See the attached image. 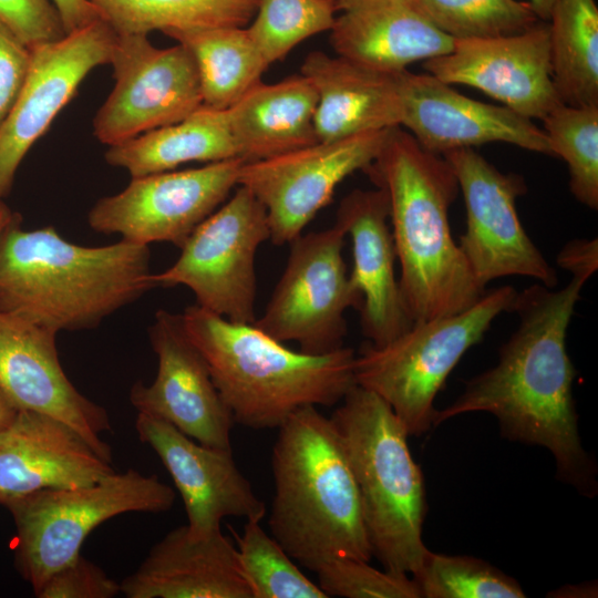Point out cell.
Instances as JSON below:
<instances>
[{
  "instance_id": "38",
  "label": "cell",
  "mask_w": 598,
  "mask_h": 598,
  "mask_svg": "<svg viewBox=\"0 0 598 598\" xmlns=\"http://www.w3.org/2000/svg\"><path fill=\"white\" fill-rule=\"evenodd\" d=\"M121 584L81 554L52 574L34 594L38 598H113Z\"/></svg>"
},
{
  "instance_id": "30",
  "label": "cell",
  "mask_w": 598,
  "mask_h": 598,
  "mask_svg": "<svg viewBox=\"0 0 598 598\" xmlns=\"http://www.w3.org/2000/svg\"><path fill=\"white\" fill-rule=\"evenodd\" d=\"M117 34L198 27H245L259 0H87Z\"/></svg>"
},
{
  "instance_id": "25",
  "label": "cell",
  "mask_w": 598,
  "mask_h": 598,
  "mask_svg": "<svg viewBox=\"0 0 598 598\" xmlns=\"http://www.w3.org/2000/svg\"><path fill=\"white\" fill-rule=\"evenodd\" d=\"M300 73L318 95L315 128L319 142L401 125L400 72H382L313 51L305 58Z\"/></svg>"
},
{
  "instance_id": "14",
  "label": "cell",
  "mask_w": 598,
  "mask_h": 598,
  "mask_svg": "<svg viewBox=\"0 0 598 598\" xmlns=\"http://www.w3.org/2000/svg\"><path fill=\"white\" fill-rule=\"evenodd\" d=\"M391 128L317 142L275 157L245 162L238 185L247 187L266 208L269 240L282 246L301 235L331 202L338 185L377 158Z\"/></svg>"
},
{
  "instance_id": "27",
  "label": "cell",
  "mask_w": 598,
  "mask_h": 598,
  "mask_svg": "<svg viewBox=\"0 0 598 598\" xmlns=\"http://www.w3.org/2000/svg\"><path fill=\"white\" fill-rule=\"evenodd\" d=\"M104 157L131 177L173 171L189 162L207 164L240 158L226 110L205 105L177 123L109 146Z\"/></svg>"
},
{
  "instance_id": "40",
  "label": "cell",
  "mask_w": 598,
  "mask_h": 598,
  "mask_svg": "<svg viewBox=\"0 0 598 598\" xmlns=\"http://www.w3.org/2000/svg\"><path fill=\"white\" fill-rule=\"evenodd\" d=\"M557 264L569 271L571 277L588 281L598 267V240L574 239L557 255Z\"/></svg>"
},
{
  "instance_id": "15",
  "label": "cell",
  "mask_w": 598,
  "mask_h": 598,
  "mask_svg": "<svg viewBox=\"0 0 598 598\" xmlns=\"http://www.w3.org/2000/svg\"><path fill=\"white\" fill-rule=\"evenodd\" d=\"M116 32L96 20L58 41L37 45L25 81L0 125V200L34 143L75 95L95 68L109 64Z\"/></svg>"
},
{
  "instance_id": "5",
  "label": "cell",
  "mask_w": 598,
  "mask_h": 598,
  "mask_svg": "<svg viewBox=\"0 0 598 598\" xmlns=\"http://www.w3.org/2000/svg\"><path fill=\"white\" fill-rule=\"evenodd\" d=\"M235 423L278 429L305 406H333L354 386L355 353L295 351L254 323L233 322L198 305L181 313Z\"/></svg>"
},
{
  "instance_id": "26",
  "label": "cell",
  "mask_w": 598,
  "mask_h": 598,
  "mask_svg": "<svg viewBox=\"0 0 598 598\" xmlns=\"http://www.w3.org/2000/svg\"><path fill=\"white\" fill-rule=\"evenodd\" d=\"M317 103L313 84L301 73L254 86L226 110L239 157L261 161L319 142Z\"/></svg>"
},
{
  "instance_id": "35",
  "label": "cell",
  "mask_w": 598,
  "mask_h": 598,
  "mask_svg": "<svg viewBox=\"0 0 598 598\" xmlns=\"http://www.w3.org/2000/svg\"><path fill=\"white\" fill-rule=\"evenodd\" d=\"M336 13L332 0H259L246 29L270 65L306 39L330 31Z\"/></svg>"
},
{
  "instance_id": "41",
  "label": "cell",
  "mask_w": 598,
  "mask_h": 598,
  "mask_svg": "<svg viewBox=\"0 0 598 598\" xmlns=\"http://www.w3.org/2000/svg\"><path fill=\"white\" fill-rule=\"evenodd\" d=\"M66 33L102 19L87 0H53Z\"/></svg>"
},
{
  "instance_id": "42",
  "label": "cell",
  "mask_w": 598,
  "mask_h": 598,
  "mask_svg": "<svg viewBox=\"0 0 598 598\" xmlns=\"http://www.w3.org/2000/svg\"><path fill=\"white\" fill-rule=\"evenodd\" d=\"M597 585L592 584H580V585H568L564 586L560 589H557L555 592H550V597H592L597 596Z\"/></svg>"
},
{
  "instance_id": "8",
  "label": "cell",
  "mask_w": 598,
  "mask_h": 598,
  "mask_svg": "<svg viewBox=\"0 0 598 598\" xmlns=\"http://www.w3.org/2000/svg\"><path fill=\"white\" fill-rule=\"evenodd\" d=\"M175 497L174 489L156 475L134 468L113 472L89 485L20 497L6 506L17 530L16 566L35 594L52 574L81 554L95 527L126 513L167 512Z\"/></svg>"
},
{
  "instance_id": "1",
  "label": "cell",
  "mask_w": 598,
  "mask_h": 598,
  "mask_svg": "<svg viewBox=\"0 0 598 598\" xmlns=\"http://www.w3.org/2000/svg\"><path fill=\"white\" fill-rule=\"evenodd\" d=\"M585 283L571 277L558 290L535 283L517 291L512 310L518 327L502 346L498 362L468 380L453 403L436 410L432 425L465 413H489L504 437L547 448L557 477L592 497L597 471L581 445L573 396L576 370L566 347Z\"/></svg>"
},
{
  "instance_id": "23",
  "label": "cell",
  "mask_w": 598,
  "mask_h": 598,
  "mask_svg": "<svg viewBox=\"0 0 598 598\" xmlns=\"http://www.w3.org/2000/svg\"><path fill=\"white\" fill-rule=\"evenodd\" d=\"M121 584L126 598H254L234 542L217 530H169Z\"/></svg>"
},
{
  "instance_id": "45",
  "label": "cell",
  "mask_w": 598,
  "mask_h": 598,
  "mask_svg": "<svg viewBox=\"0 0 598 598\" xmlns=\"http://www.w3.org/2000/svg\"><path fill=\"white\" fill-rule=\"evenodd\" d=\"M19 218L4 203L0 200V237L3 231Z\"/></svg>"
},
{
  "instance_id": "7",
  "label": "cell",
  "mask_w": 598,
  "mask_h": 598,
  "mask_svg": "<svg viewBox=\"0 0 598 598\" xmlns=\"http://www.w3.org/2000/svg\"><path fill=\"white\" fill-rule=\"evenodd\" d=\"M517 291L501 286L470 308L415 321L383 346L365 344L355 354V383L383 399L409 436L433 425L434 401L465 352L478 343L496 317L512 310Z\"/></svg>"
},
{
  "instance_id": "20",
  "label": "cell",
  "mask_w": 598,
  "mask_h": 598,
  "mask_svg": "<svg viewBox=\"0 0 598 598\" xmlns=\"http://www.w3.org/2000/svg\"><path fill=\"white\" fill-rule=\"evenodd\" d=\"M401 127L426 151L443 155L502 142L553 156L543 128L503 105L467 97L426 74L400 72Z\"/></svg>"
},
{
  "instance_id": "9",
  "label": "cell",
  "mask_w": 598,
  "mask_h": 598,
  "mask_svg": "<svg viewBox=\"0 0 598 598\" xmlns=\"http://www.w3.org/2000/svg\"><path fill=\"white\" fill-rule=\"evenodd\" d=\"M266 208L245 186L203 220L179 248L177 260L153 274L157 287L185 286L196 305L239 323L256 320V255L269 240Z\"/></svg>"
},
{
  "instance_id": "43",
  "label": "cell",
  "mask_w": 598,
  "mask_h": 598,
  "mask_svg": "<svg viewBox=\"0 0 598 598\" xmlns=\"http://www.w3.org/2000/svg\"><path fill=\"white\" fill-rule=\"evenodd\" d=\"M19 409L10 401V399L0 390V432L11 425L17 417Z\"/></svg>"
},
{
  "instance_id": "34",
  "label": "cell",
  "mask_w": 598,
  "mask_h": 598,
  "mask_svg": "<svg viewBox=\"0 0 598 598\" xmlns=\"http://www.w3.org/2000/svg\"><path fill=\"white\" fill-rule=\"evenodd\" d=\"M422 14L454 40L523 32L538 22L518 0H412Z\"/></svg>"
},
{
  "instance_id": "36",
  "label": "cell",
  "mask_w": 598,
  "mask_h": 598,
  "mask_svg": "<svg viewBox=\"0 0 598 598\" xmlns=\"http://www.w3.org/2000/svg\"><path fill=\"white\" fill-rule=\"evenodd\" d=\"M318 585L327 597L421 598L410 575L377 569L369 561L338 558L316 571Z\"/></svg>"
},
{
  "instance_id": "10",
  "label": "cell",
  "mask_w": 598,
  "mask_h": 598,
  "mask_svg": "<svg viewBox=\"0 0 598 598\" xmlns=\"http://www.w3.org/2000/svg\"><path fill=\"white\" fill-rule=\"evenodd\" d=\"M344 230L332 227L299 235L290 244L285 270L264 313L254 324L300 351L323 354L343 347L346 311L360 309L342 256Z\"/></svg>"
},
{
  "instance_id": "44",
  "label": "cell",
  "mask_w": 598,
  "mask_h": 598,
  "mask_svg": "<svg viewBox=\"0 0 598 598\" xmlns=\"http://www.w3.org/2000/svg\"><path fill=\"white\" fill-rule=\"evenodd\" d=\"M556 1L557 0H528L527 3L539 20L547 21Z\"/></svg>"
},
{
  "instance_id": "16",
  "label": "cell",
  "mask_w": 598,
  "mask_h": 598,
  "mask_svg": "<svg viewBox=\"0 0 598 598\" xmlns=\"http://www.w3.org/2000/svg\"><path fill=\"white\" fill-rule=\"evenodd\" d=\"M148 338L157 355V374L148 385L133 384L131 404L137 413L166 421L204 445L230 450L233 414L205 359L187 337L181 315L158 310Z\"/></svg>"
},
{
  "instance_id": "2",
  "label": "cell",
  "mask_w": 598,
  "mask_h": 598,
  "mask_svg": "<svg viewBox=\"0 0 598 598\" xmlns=\"http://www.w3.org/2000/svg\"><path fill=\"white\" fill-rule=\"evenodd\" d=\"M21 218L0 237V310L55 332L97 327L157 285L146 245L65 240L52 226L25 230Z\"/></svg>"
},
{
  "instance_id": "17",
  "label": "cell",
  "mask_w": 598,
  "mask_h": 598,
  "mask_svg": "<svg viewBox=\"0 0 598 598\" xmlns=\"http://www.w3.org/2000/svg\"><path fill=\"white\" fill-rule=\"evenodd\" d=\"M426 73L475 87L530 120L561 104L554 86L548 24L515 34L455 40L452 51L424 61Z\"/></svg>"
},
{
  "instance_id": "37",
  "label": "cell",
  "mask_w": 598,
  "mask_h": 598,
  "mask_svg": "<svg viewBox=\"0 0 598 598\" xmlns=\"http://www.w3.org/2000/svg\"><path fill=\"white\" fill-rule=\"evenodd\" d=\"M0 24L29 49L66 35L53 0H0Z\"/></svg>"
},
{
  "instance_id": "4",
  "label": "cell",
  "mask_w": 598,
  "mask_h": 598,
  "mask_svg": "<svg viewBox=\"0 0 598 598\" xmlns=\"http://www.w3.org/2000/svg\"><path fill=\"white\" fill-rule=\"evenodd\" d=\"M271 536L316 573L338 558L370 561L358 487L330 417L305 406L279 427L272 447Z\"/></svg>"
},
{
  "instance_id": "12",
  "label": "cell",
  "mask_w": 598,
  "mask_h": 598,
  "mask_svg": "<svg viewBox=\"0 0 598 598\" xmlns=\"http://www.w3.org/2000/svg\"><path fill=\"white\" fill-rule=\"evenodd\" d=\"M452 167L466 208L458 247L482 288L497 278L524 276L554 288L557 274L525 231L516 199L525 193L522 176L504 174L475 148L442 155Z\"/></svg>"
},
{
  "instance_id": "22",
  "label": "cell",
  "mask_w": 598,
  "mask_h": 598,
  "mask_svg": "<svg viewBox=\"0 0 598 598\" xmlns=\"http://www.w3.org/2000/svg\"><path fill=\"white\" fill-rule=\"evenodd\" d=\"M115 472L73 427L19 410L0 432V505L43 489L89 485Z\"/></svg>"
},
{
  "instance_id": "31",
  "label": "cell",
  "mask_w": 598,
  "mask_h": 598,
  "mask_svg": "<svg viewBox=\"0 0 598 598\" xmlns=\"http://www.w3.org/2000/svg\"><path fill=\"white\" fill-rule=\"evenodd\" d=\"M553 156L565 161L569 188L582 205L598 208V106L559 104L543 120Z\"/></svg>"
},
{
  "instance_id": "13",
  "label": "cell",
  "mask_w": 598,
  "mask_h": 598,
  "mask_svg": "<svg viewBox=\"0 0 598 598\" xmlns=\"http://www.w3.org/2000/svg\"><path fill=\"white\" fill-rule=\"evenodd\" d=\"M244 163L233 158L132 177L123 190L93 205L87 223L97 233L118 234L134 244L169 243L181 248L238 186Z\"/></svg>"
},
{
  "instance_id": "24",
  "label": "cell",
  "mask_w": 598,
  "mask_h": 598,
  "mask_svg": "<svg viewBox=\"0 0 598 598\" xmlns=\"http://www.w3.org/2000/svg\"><path fill=\"white\" fill-rule=\"evenodd\" d=\"M330 43L337 55L389 73L452 51L455 40L440 31L412 0H332Z\"/></svg>"
},
{
  "instance_id": "28",
  "label": "cell",
  "mask_w": 598,
  "mask_h": 598,
  "mask_svg": "<svg viewBox=\"0 0 598 598\" xmlns=\"http://www.w3.org/2000/svg\"><path fill=\"white\" fill-rule=\"evenodd\" d=\"M164 34L192 54L203 105L227 110L261 82L269 64L244 27H198Z\"/></svg>"
},
{
  "instance_id": "21",
  "label": "cell",
  "mask_w": 598,
  "mask_h": 598,
  "mask_svg": "<svg viewBox=\"0 0 598 598\" xmlns=\"http://www.w3.org/2000/svg\"><path fill=\"white\" fill-rule=\"evenodd\" d=\"M386 192L354 189L342 198L338 224L352 241L353 266L349 280L361 296L362 333L373 346H383L413 324L395 276L396 252L389 225Z\"/></svg>"
},
{
  "instance_id": "19",
  "label": "cell",
  "mask_w": 598,
  "mask_h": 598,
  "mask_svg": "<svg viewBox=\"0 0 598 598\" xmlns=\"http://www.w3.org/2000/svg\"><path fill=\"white\" fill-rule=\"evenodd\" d=\"M135 430L169 473L194 536L220 530L226 517L260 520L267 507L238 468L231 448L204 445L161 419L137 413Z\"/></svg>"
},
{
  "instance_id": "29",
  "label": "cell",
  "mask_w": 598,
  "mask_h": 598,
  "mask_svg": "<svg viewBox=\"0 0 598 598\" xmlns=\"http://www.w3.org/2000/svg\"><path fill=\"white\" fill-rule=\"evenodd\" d=\"M551 78L563 104L598 106V7L557 0L548 20Z\"/></svg>"
},
{
  "instance_id": "6",
  "label": "cell",
  "mask_w": 598,
  "mask_h": 598,
  "mask_svg": "<svg viewBox=\"0 0 598 598\" xmlns=\"http://www.w3.org/2000/svg\"><path fill=\"white\" fill-rule=\"evenodd\" d=\"M330 419L358 487L372 556L384 569L412 576L429 550L422 538L427 506L406 431L383 399L359 385Z\"/></svg>"
},
{
  "instance_id": "18",
  "label": "cell",
  "mask_w": 598,
  "mask_h": 598,
  "mask_svg": "<svg viewBox=\"0 0 598 598\" xmlns=\"http://www.w3.org/2000/svg\"><path fill=\"white\" fill-rule=\"evenodd\" d=\"M56 334L22 316L0 310V390L19 410L42 413L70 425L112 463V448L101 437L112 429L110 416L65 374Z\"/></svg>"
},
{
  "instance_id": "39",
  "label": "cell",
  "mask_w": 598,
  "mask_h": 598,
  "mask_svg": "<svg viewBox=\"0 0 598 598\" xmlns=\"http://www.w3.org/2000/svg\"><path fill=\"white\" fill-rule=\"evenodd\" d=\"M30 61L31 50L0 24V125L25 81Z\"/></svg>"
},
{
  "instance_id": "3",
  "label": "cell",
  "mask_w": 598,
  "mask_h": 598,
  "mask_svg": "<svg viewBox=\"0 0 598 598\" xmlns=\"http://www.w3.org/2000/svg\"><path fill=\"white\" fill-rule=\"evenodd\" d=\"M363 172L388 195L400 289L413 322L454 315L480 300L486 290L451 233L448 209L458 185L447 161L395 126Z\"/></svg>"
},
{
  "instance_id": "11",
  "label": "cell",
  "mask_w": 598,
  "mask_h": 598,
  "mask_svg": "<svg viewBox=\"0 0 598 598\" xmlns=\"http://www.w3.org/2000/svg\"><path fill=\"white\" fill-rule=\"evenodd\" d=\"M115 85L93 118L107 146L177 123L203 105L199 76L182 44L156 48L144 34H117L110 63Z\"/></svg>"
},
{
  "instance_id": "32",
  "label": "cell",
  "mask_w": 598,
  "mask_h": 598,
  "mask_svg": "<svg viewBox=\"0 0 598 598\" xmlns=\"http://www.w3.org/2000/svg\"><path fill=\"white\" fill-rule=\"evenodd\" d=\"M231 533L254 598H328L262 528L260 520H246L240 534L234 529Z\"/></svg>"
},
{
  "instance_id": "33",
  "label": "cell",
  "mask_w": 598,
  "mask_h": 598,
  "mask_svg": "<svg viewBox=\"0 0 598 598\" xmlns=\"http://www.w3.org/2000/svg\"><path fill=\"white\" fill-rule=\"evenodd\" d=\"M421 598H524L520 585L485 560L471 556L425 554L411 576Z\"/></svg>"
}]
</instances>
